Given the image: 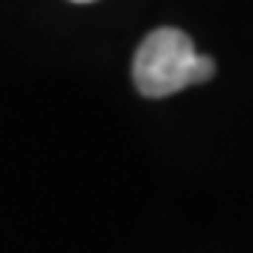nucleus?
I'll use <instances>...</instances> for the list:
<instances>
[{
	"label": "nucleus",
	"instance_id": "obj_1",
	"mask_svg": "<svg viewBox=\"0 0 253 253\" xmlns=\"http://www.w3.org/2000/svg\"><path fill=\"white\" fill-rule=\"evenodd\" d=\"M217 62L194 51L191 37L180 28H155L144 37L132 59V82L138 93L149 99H163L186 90L189 84L214 79Z\"/></svg>",
	"mask_w": 253,
	"mask_h": 253
},
{
	"label": "nucleus",
	"instance_id": "obj_2",
	"mask_svg": "<svg viewBox=\"0 0 253 253\" xmlns=\"http://www.w3.org/2000/svg\"><path fill=\"white\" fill-rule=\"evenodd\" d=\"M73 3H93V0H73Z\"/></svg>",
	"mask_w": 253,
	"mask_h": 253
}]
</instances>
